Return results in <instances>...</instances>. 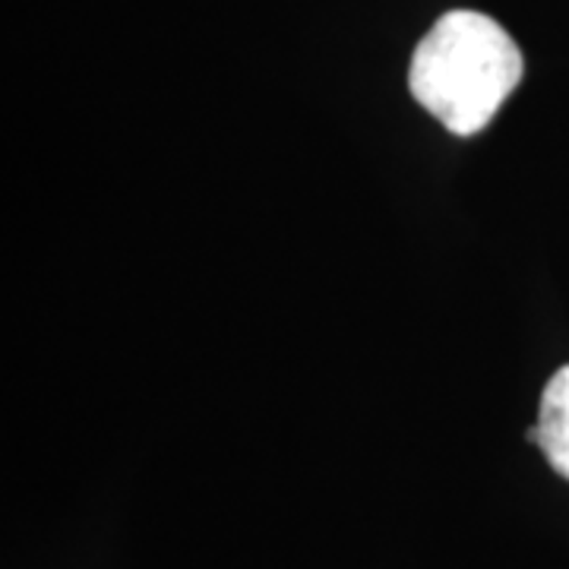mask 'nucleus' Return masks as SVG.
Wrapping results in <instances>:
<instances>
[{
  "instance_id": "obj_2",
  "label": "nucleus",
  "mask_w": 569,
  "mask_h": 569,
  "mask_svg": "<svg viewBox=\"0 0 569 569\" xmlns=\"http://www.w3.org/2000/svg\"><path fill=\"white\" fill-rule=\"evenodd\" d=\"M557 475L569 481V365L560 367L541 392L538 425L529 430Z\"/></svg>"
},
{
  "instance_id": "obj_1",
  "label": "nucleus",
  "mask_w": 569,
  "mask_h": 569,
  "mask_svg": "<svg viewBox=\"0 0 569 569\" xmlns=\"http://www.w3.org/2000/svg\"><path fill=\"white\" fill-rule=\"evenodd\" d=\"M519 44L478 10H449L418 41L408 70L415 102L456 137L481 133L522 82Z\"/></svg>"
}]
</instances>
